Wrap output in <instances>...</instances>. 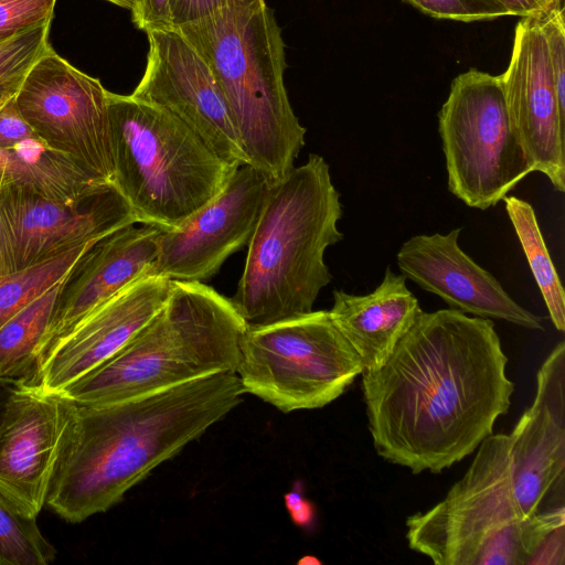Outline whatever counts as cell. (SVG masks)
I'll use <instances>...</instances> for the list:
<instances>
[{"label": "cell", "mask_w": 565, "mask_h": 565, "mask_svg": "<svg viewBox=\"0 0 565 565\" xmlns=\"http://www.w3.org/2000/svg\"><path fill=\"white\" fill-rule=\"evenodd\" d=\"M507 365L491 319L422 311L386 362L361 373L376 454L414 475L461 461L509 412Z\"/></svg>", "instance_id": "6da1fadb"}, {"label": "cell", "mask_w": 565, "mask_h": 565, "mask_svg": "<svg viewBox=\"0 0 565 565\" xmlns=\"http://www.w3.org/2000/svg\"><path fill=\"white\" fill-rule=\"evenodd\" d=\"M245 394L235 372L99 405L74 404L46 507L70 523L106 512Z\"/></svg>", "instance_id": "7a4b0ae2"}, {"label": "cell", "mask_w": 565, "mask_h": 565, "mask_svg": "<svg viewBox=\"0 0 565 565\" xmlns=\"http://www.w3.org/2000/svg\"><path fill=\"white\" fill-rule=\"evenodd\" d=\"M340 193L323 157L310 153L269 184L245 266L231 298L247 326H265L312 310L332 275L324 253L339 243Z\"/></svg>", "instance_id": "3957f363"}, {"label": "cell", "mask_w": 565, "mask_h": 565, "mask_svg": "<svg viewBox=\"0 0 565 565\" xmlns=\"http://www.w3.org/2000/svg\"><path fill=\"white\" fill-rule=\"evenodd\" d=\"M211 67L227 102L247 164L268 184L286 177L306 128L284 83L285 42L265 0H246L178 28Z\"/></svg>", "instance_id": "277c9868"}, {"label": "cell", "mask_w": 565, "mask_h": 565, "mask_svg": "<svg viewBox=\"0 0 565 565\" xmlns=\"http://www.w3.org/2000/svg\"><path fill=\"white\" fill-rule=\"evenodd\" d=\"M247 324L232 300L199 281L171 280L162 308L114 356L57 393L99 405L235 372Z\"/></svg>", "instance_id": "5b68a950"}, {"label": "cell", "mask_w": 565, "mask_h": 565, "mask_svg": "<svg viewBox=\"0 0 565 565\" xmlns=\"http://www.w3.org/2000/svg\"><path fill=\"white\" fill-rule=\"evenodd\" d=\"M434 507L406 519L408 547L436 565H527L565 525V507L526 516L518 500L505 434H491Z\"/></svg>", "instance_id": "8992f818"}, {"label": "cell", "mask_w": 565, "mask_h": 565, "mask_svg": "<svg viewBox=\"0 0 565 565\" xmlns=\"http://www.w3.org/2000/svg\"><path fill=\"white\" fill-rule=\"evenodd\" d=\"M113 183L139 224L181 226L210 203L234 171L185 124L132 95L108 93Z\"/></svg>", "instance_id": "52a82bcc"}, {"label": "cell", "mask_w": 565, "mask_h": 565, "mask_svg": "<svg viewBox=\"0 0 565 565\" xmlns=\"http://www.w3.org/2000/svg\"><path fill=\"white\" fill-rule=\"evenodd\" d=\"M362 372L328 310L247 326L235 371L245 393L284 413L327 406Z\"/></svg>", "instance_id": "ba28073f"}, {"label": "cell", "mask_w": 565, "mask_h": 565, "mask_svg": "<svg viewBox=\"0 0 565 565\" xmlns=\"http://www.w3.org/2000/svg\"><path fill=\"white\" fill-rule=\"evenodd\" d=\"M448 190L470 207L497 205L534 172L510 119L500 75L469 70L454 78L438 113Z\"/></svg>", "instance_id": "9c48e42d"}, {"label": "cell", "mask_w": 565, "mask_h": 565, "mask_svg": "<svg viewBox=\"0 0 565 565\" xmlns=\"http://www.w3.org/2000/svg\"><path fill=\"white\" fill-rule=\"evenodd\" d=\"M108 93L52 46L33 64L15 104L35 135L100 182L113 183Z\"/></svg>", "instance_id": "30bf717a"}, {"label": "cell", "mask_w": 565, "mask_h": 565, "mask_svg": "<svg viewBox=\"0 0 565 565\" xmlns=\"http://www.w3.org/2000/svg\"><path fill=\"white\" fill-rule=\"evenodd\" d=\"M132 224H139L137 216L114 183L72 203L15 183L0 192L1 241L10 273Z\"/></svg>", "instance_id": "8fae6325"}, {"label": "cell", "mask_w": 565, "mask_h": 565, "mask_svg": "<svg viewBox=\"0 0 565 565\" xmlns=\"http://www.w3.org/2000/svg\"><path fill=\"white\" fill-rule=\"evenodd\" d=\"M146 34L147 65L131 95L174 115L227 163L247 164L225 96L204 58L175 29Z\"/></svg>", "instance_id": "7c38bea8"}, {"label": "cell", "mask_w": 565, "mask_h": 565, "mask_svg": "<svg viewBox=\"0 0 565 565\" xmlns=\"http://www.w3.org/2000/svg\"><path fill=\"white\" fill-rule=\"evenodd\" d=\"M268 182L249 164L239 166L223 190L181 226L163 231L151 275L204 282L247 245L260 215Z\"/></svg>", "instance_id": "4fadbf2b"}, {"label": "cell", "mask_w": 565, "mask_h": 565, "mask_svg": "<svg viewBox=\"0 0 565 565\" xmlns=\"http://www.w3.org/2000/svg\"><path fill=\"white\" fill-rule=\"evenodd\" d=\"M170 290L171 280L160 275L134 280L58 339L20 385L60 393L121 350L162 308Z\"/></svg>", "instance_id": "5bb4252c"}, {"label": "cell", "mask_w": 565, "mask_h": 565, "mask_svg": "<svg viewBox=\"0 0 565 565\" xmlns=\"http://www.w3.org/2000/svg\"><path fill=\"white\" fill-rule=\"evenodd\" d=\"M509 436L514 489L526 516L564 505L565 342L536 373L532 404Z\"/></svg>", "instance_id": "9a60e30c"}, {"label": "cell", "mask_w": 565, "mask_h": 565, "mask_svg": "<svg viewBox=\"0 0 565 565\" xmlns=\"http://www.w3.org/2000/svg\"><path fill=\"white\" fill-rule=\"evenodd\" d=\"M512 125L533 164L565 191V119L561 116L548 51L539 17L522 18L500 75Z\"/></svg>", "instance_id": "2e32d148"}, {"label": "cell", "mask_w": 565, "mask_h": 565, "mask_svg": "<svg viewBox=\"0 0 565 565\" xmlns=\"http://www.w3.org/2000/svg\"><path fill=\"white\" fill-rule=\"evenodd\" d=\"M461 230L412 236L396 254L401 274L463 313L543 330L541 317L514 301L493 275L460 248Z\"/></svg>", "instance_id": "e0dca14e"}, {"label": "cell", "mask_w": 565, "mask_h": 565, "mask_svg": "<svg viewBox=\"0 0 565 565\" xmlns=\"http://www.w3.org/2000/svg\"><path fill=\"white\" fill-rule=\"evenodd\" d=\"M74 403L19 384L0 434V489L38 518L72 423Z\"/></svg>", "instance_id": "ac0fdd59"}, {"label": "cell", "mask_w": 565, "mask_h": 565, "mask_svg": "<svg viewBox=\"0 0 565 565\" xmlns=\"http://www.w3.org/2000/svg\"><path fill=\"white\" fill-rule=\"evenodd\" d=\"M135 225L102 238L74 265L61 288L36 367L50 348L89 312L134 280L151 275L163 230Z\"/></svg>", "instance_id": "d6986e66"}, {"label": "cell", "mask_w": 565, "mask_h": 565, "mask_svg": "<svg viewBox=\"0 0 565 565\" xmlns=\"http://www.w3.org/2000/svg\"><path fill=\"white\" fill-rule=\"evenodd\" d=\"M329 315L358 354L364 371L380 369L423 311L406 286V278L386 268L382 282L370 294L333 290Z\"/></svg>", "instance_id": "ffe728a7"}, {"label": "cell", "mask_w": 565, "mask_h": 565, "mask_svg": "<svg viewBox=\"0 0 565 565\" xmlns=\"http://www.w3.org/2000/svg\"><path fill=\"white\" fill-rule=\"evenodd\" d=\"M10 183L33 190L56 202L79 201L104 186L68 156L49 147L38 136L4 150Z\"/></svg>", "instance_id": "44dd1931"}, {"label": "cell", "mask_w": 565, "mask_h": 565, "mask_svg": "<svg viewBox=\"0 0 565 565\" xmlns=\"http://www.w3.org/2000/svg\"><path fill=\"white\" fill-rule=\"evenodd\" d=\"M68 274L0 327V377L22 384L33 375Z\"/></svg>", "instance_id": "7402d4cb"}, {"label": "cell", "mask_w": 565, "mask_h": 565, "mask_svg": "<svg viewBox=\"0 0 565 565\" xmlns=\"http://www.w3.org/2000/svg\"><path fill=\"white\" fill-rule=\"evenodd\" d=\"M509 218L541 290L554 327L565 331V292L545 245L533 206L514 195L503 198Z\"/></svg>", "instance_id": "603a6c76"}, {"label": "cell", "mask_w": 565, "mask_h": 565, "mask_svg": "<svg viewBox=\"0 0 565 565\" xmlns=\"http://www.w3.org/2000/svg\"><path fill=\"white\" fill-rule=\"evenodd\" d=\"M96 243L75 245L28 268L0 276V327L63 279Z\"/></svg>", "instance_id": "cb8c5ba5"}, {"label": "cell", "mask_w": 565, "mask_h": 565, "mask_svg": "<svg viewBox=\"0 0 565 565\" xmlns=\"http://www.w3.org/2000/svg\"><path fill=\"white\" fill-rule=\"evenodd\" d=\"M55 556L36 518L0 489V557L9 565H46Z\"/></svg>", "instance_id": "d4e9b609"}, {"label": "cell", "mask_w": 565, "mask_h": 565, "mask_svg": "<svg viewBox=\"0 0 565 565\" xmlns=\"http://www.w3.org/2000/svg\"><path fill=\"white\" fill-rule=\"evenodd\" d=\"M52 20L0 43V108L14 97L30 68L51 46Z\"/></svg>", "instance_id": "484cf974"}, {"label": "cell", "mask_w": 565, "mask_h": 565, "mask_svg": "<svg viewBox=\"0 0 565 565\" xmlns=\"http://www.w3.org/2000/svg\"><path fill=\"white\" fill-rule=\"evenodd\" d=\"M57 0H0V43L53 20Z\"/></svg>", "instance_id": "4316f807"}, {"label": "cell", "mask_w": 565, "mask_h": 565, "mask_svg": "<svg viewBox=\"0 0 565 565\" xmlns=\"http://www.w3.org/2000/svg\"><path fill=\"white\" fill-rule=\"evenodd\" d=\"M422 12L462 22L493 20L510 15L497 0H405Z\"/></svg>", "instance_id": "83f0119b"}, {"label": "cell", "mask_w": 565, "mask_h": 565, "mask_svg": "<svg viewBox=\"0 0 565 565\" xmlns=\"http://www.w3.org/2000/svg\"><path fill=\"white\" fill-rule=\"evenodd\" d=\"M131 20L138 30L173 29L170 0H135Z\"/></svg>", "instance_id": "f1b7e54d"}, {"label": "cell", "mask_w": 565, "mask_h": 565, "mask_svg": "<svg viewBox=\"0 0 565 565\" xmlns=\"http://www.w3.org/2000/svg\"><path fill=\"white\" fill-rule=\"evenodd\" d=\"M36 136L15 104V96L0 108V149L8 150L28 138Z\"/></svg>", "instance_id": "f546056e"}, {"label": "cell", "mask_w": 565, "mask_h": 565, "mask_svg": "<svg viewBox=\"0 0 565 565\" xmlns=\"http://www.w3.org/2000/svg\"><path fill=\"white\" fill-rule=\"evenodd\" d=\"M246 0H170L173 29Z\"/></svg>", "instance_id": "4dcf8cb0"}, {"label": "cell", "mask_w": 565, "mask_h": 565, "mask_svg": "<svg viewBox=\"0 0 565 565\" xmlns=\"http://www.w3.org/2000/svg\"><path fill=\"white\" fill-rule=\"evenodd\" d=\"M565 525L553 530L540 544L527 565H564Z\"/></svg>", "instance_id": "1f68e13d"}, {"label": "cell", "mask_w": 565, "mask_h": 565, "mask_svg": "<svg viewBox=\"0 0 565 565\" xmlns=\"http://www.w3.org/2000/svg\"><path fill=\"white\" fill-rule=\"evenodd\" d=\"M510 15L540 17L563 4V0H497Z\"/></svg>", "instance_id": "d6a6232c"}, {"label": "cell", "mask_w": 565, "mask_h": 565, "mask_svg": "<svg viewBox=\"0 0 565 565\" xmlns=\"http://www.w3.org/2000/svg\"><path fill=\"white\" fill-rule=\"evenodd\" d=\"M19 391V383L0 377V434L6 427Z\"/></svg>", "instance_id": "836d02e7"}, {"label": "cell", "mask_w": 565, "mask_h": 565, "mask_svg": "<svg viewBox=\"0 0 565 565\" xmlns=\"http://www.w3.org/2000/svg\"><path fill=\"white\" fill-rule=\"evenodd\" d=\"M287 497L294 500L298 505L297 508L288 507L294 521L299 525H305L313 515L311 504L303 500L298 493H288Z\"/></svg>", "instance_id": "e575fe53"}, {"label": "cell", "mask_w": 565, "mask_h": 565, "mask_svg": "<svg viewBox=\"0 0 565 565\" xmlns=\"http://www.w3.org/2000/svg\"><path fill=\"white\" fill-rule=\"evenodd\" d=\"M10 183V173L8 167V159L4 150L0 149V192L1 189Z\"/></svg>", "instance_id": "d590c367"}, {"label": "cell", "mask_w": 565, "mask_h": 565, "mask_svg": "<svg viewBox=\"0 0 565 565\" xmlns=\"http://www.w3.org/2000/svg\"><path fill=\"white\" fill-rule=\"evenodd\" d=\"M7 274H10V271H9V268H8V265L6 262V257H4V253H3V248H2L1 230H0V276L7 275Z\"/></svg>", "instance_id": "8d00e7d4"}, {"label": "cell", "mask_w": 565, "mask_h": 565, "mask_svg": "<svg viewBox=\"0 0 565 565\" xmlns=\"http://www.w3.org/2000/svg\"><path fill=\"white\" fill-rule=\"evenodd\" d=\"M104 1L110 2L115 6H118L122 9H127L130 11L132 10L134 3H135V0H104Z\"/></svg>", "instance_id": "74e56055"}, {"label": "cell", "mask_w": 565, "mask_h": 565, "mask_svg": "<svg viewBox=\"0 0 565 565\" xmlns=\"http://www.w3.org/2000/svg\"><path fill=\"white\" fill-rule=\"evenodd\" d=\"M4 564H7L6 561L2 557H0V565H4Z\"/></svg>", "instance_id": "f35d334b"}]
</instances>
